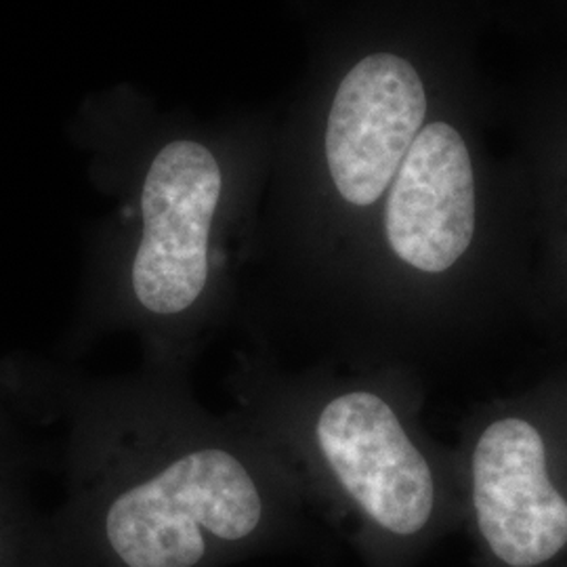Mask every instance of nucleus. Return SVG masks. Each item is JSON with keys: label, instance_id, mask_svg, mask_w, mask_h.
Returning <instances> with one entry per match:
<instances>
[{"label": "nucleus", "instance_id": "obj_3", "mask_svg": "<svg viewBox=\"0 0 567 567\" xmlns=\"http://www.w3.org/2000/svg\"><path fill=\"white\" fill-rule=\"evenodd\" d=\"M313 440L339 486L374 524L398 536L426 526L435 503L431 468L381 395L358 389L332 398L316 419Z\"/></svg>", "mask_w": 567, "mask_h": 567}, {"label": "nucleus", "instance_id": "obj_6", "mask_svg": "<svg viewBox=\"0 0 567 567\" xmlns=\"http://www.w3.org/2000/svg\"><path fill=\"white\" fill-rule=\"evenodd\" d=\"M385 234L404 264L442 274L465 255L475 234V182L463 137L444 122L410 145L386 198Z\"/></svg>", "mask_w": 567, "mask_h": 567}, {"label": "nucleus", "instance_id": "obj_4", "mask_svg": "<svg viewBox=\"0 0 567 567\" xmlns=\"http://www.w3.org/2000/svg\"><path fill=\"white\" fill-rule=\"evenodd\" d=\"M425 114L421 76L398 55H370L344 76L326 128L328 171L343 200L370 206L383 196Z\"/></svg>", "mask_w": 567, "mask_h": 567}, {"label": "nucleus", "instance_id": "obj_5", "mask_svg": "<svg viewBox=\"0 0 567 567\" xmlns=\"http://www.w3.org/2000/svg\"><path fill=\"white\" fill-rule=\"evenodd\" d=\"M473 503L492 553L511 567H536L567 545V501L547 475V447L534 426H487L473 454Z\"/></svg>", "mask_w": 567, "mask_h": 567}, {"label": "nucleus", "instance_id": "obj_1", "mask_svg": "<svg viewBox=\"0 0 567 567\" xmlns=\"http://www.w3.org/2000/svg\"><path fill=\"white\" fill-rule=\"evenodd\" d=\"M105 426L89 475L105 486L103 529L126 567H196L210 543H243L265 517V447L219 423L135 410Z\"/></svg>", "mask_w": 567, "mask_h": 567}, {"label": "nucleus", "instance_id": "obj_2", "mask_svg": "<svg viewBox=\"0 0 567 567\" xmlns=\"http://www.w3.org/2000/svg\"><path fill=\"white\" fill-rule=\"evenodd\" d=\"M224 173L200 143L164 145L142 189V238L128 267V309L143 324L175 330L208 309L210 231Z\"/></svg>", "mask_w": 567, "mask_h": 567}]
</instances>
